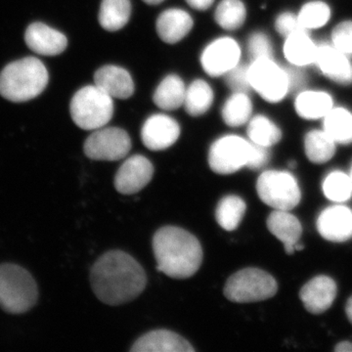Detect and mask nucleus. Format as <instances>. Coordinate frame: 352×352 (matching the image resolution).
I'll return each mask as SVG.
<instances>
[{"mask_svg": "<svg viewBox=\"0 0 352 352\" xmlns=\"http://www.w3.org/2000/svg\"><path fill=\"white\" fill-rule=\"evenodd\" d=\"M323 191L329 200L335 203H344L352 196V180L351 175L342 171H333L325 178Z\"/></svg>", "mask_w": 352, "mask_h": 352, "instance_id": "nucleus-33", "label": "nucleus"}, {"mask_svg": "<svg viewBox=\"0 0 352 352\" xmlns=\"http://www.w3.org/2000/svg\"><path fill=\"white\" fill-rule=\"evenodd\" d=\"M95 296L109 305H120L135 300L147 284L142 266L122 251L106 252L90 271Z\"/></svg>", "mask_w": 352, "mask_h": 352, "instance_id": "nucleus-1", "label": "nucleus"}, {"mask_svg": "<svg viewBox=\"0 0 352 352\" xmlns=\"http://www.w3.org/2000/svg\"><path fill=\"white\" fill-rule=\"evenodd\" d=\"M245 210L247 206L242 198L236 195L226 196L217 205L215 219L224 230H236L244 217Z\"/></svg>", "mask_w": 352, "mask_h": 352, "instance_id": "nucleus-27", "label": "nucleus"}, {"mask_svg": "<svg viewBox=\"0 0 352 352\" xmlns=\"http://www.w3.org/2000/svg\"><path fill=\"white\" fill-rule=\"evenodd\" d=\"M187 3L196 10H207L214 4V0H186Z\"/></svg>", "mask_w": 352, "mask_h": 352, "instance_id": "nucleus-40", "label": "nucleus"}, {"mask_svg": "<svg viewBox=\"0 0 352 352\" xmlns=\"http://www.w3.org/2000/svg\"><path fill=\"white\" fill-rule=\"evenodd\" d=\"M278 285L270 273L258 268H245L234 273L224 286V296L230 302H263L276 295Z\"/></svg>", "mask_w": 352, "mask_h": 352, "instance_id": "nucleus-6", "label": "nucleus"}, {"mask_svg": "<svg viewBox=\"0 0 352 352\" xmlns=\"http://www.w3.org/2000/svg\"><path fill=\"white\" fill-rule=\"evenodd\" d=\"M335 351L338 352H352V344L349 342H340V344L335 347Z\"/></svg>", "mask_w": 352, "mask_h": 352, "instance_id": "nucleus-41", "label": "nucleus"}, {"mask_svg": "<svg viewBox=\"0 0 352 352\" xmlns=\"http://www.w3.org/2000/svg\"><path fill=\"white\" fill-rule=\"evenodd\" d=\"M249 73L252 88L271 103L281 101L291 88L288 73L271 58L254 60L249 67Z\"/></svg>", "mask_w": 352, "mask_h": 352, "instance_id": "nucleus-9", "label": "nucleus"}, {"mask_svg": "<svg viewBox=\"0 0 352 352\" xmlns=\"http://www.w3.org/2000/svg\"><path fill=\"white\" fill-rule=\"evenodd\" d=\"M186 87L179 76L170 75L164 78L155 91L153 100L163 110H176L184 104Z\"/></svg>", "mask_w": 352, "mask_h": 352, "instance_id": "nucleus-23", "label": "nucleus"}, {"mask_svg": "<svg viewBox=\"0 0 352 352\" xmlns=\"http://www.w3.org/2000/svg\"><path fill=\"white\" fill-rule=\"evenodd\" d=\"M295 105L296 113L302 119L317 120L332 110L333 100L326 92L308 90L298 95Z\"/></svg>", "mask_w": 352, "mask_h": 352, "instance_id": "nucleus-24", "label": "nucleus"}, {"mask_svg": "<svg viewBox=\"0 0 352 352\" xmlns=\"http://www.w3.org/2000/svg\"><path fill=\"white\" fill-rule=\"evenodd\" d=\"M132 352H193L195 349L182 336L168 330L152 331L139 338Z\"/></svg>", "mask_w": 352, "mask_h": 352, "instance_id": "nucleus-18", "label": "nucleus"}, {"mask_svg": "<svg viewBox=\"0 0 352 352\" xmlns=\"http://www.w3.org/2000/svg\"><path fill=\"white\" fill-rule=\"evenodd\" d=\"M315 64L330 80L340 85L352 83V65L346 55L335 46L321 44L317 47Z\"/></svg>", "mask_w": 352, "mask_h": 352, "instance_id": "nucleus-17", "label": "nucleus"}, {"mask_svg": "<svg viewBox=\"0 0 352 352\" xmlns=\"http://www.w3.org/2000/svg\"><path fill=\"white\" fill-rule=\"evenodd\" d=\"M247 131L251 142L263 147H272L282 138V132L279 127L268 118L261 115L256 116L250 120Z\"/></svg>", "mask_w": 352, "mask_h": 352, "instance_id": "nucleus-31", "label": "nucleus"}, {"mask_svg": "<svg viewBox=\"0 0 352 352\" xmlns=\"http://www.w3.org/2000/svg\"><path fill=\"white\" fill-rule=\"evenodd\" d=\"M251 149V141L240 136L226 135L217 139L208 152L210 170L221 175L237 173L247 166Z\"/></svg>", "mask_w": 352, "mask_h": 352, "instance_id": "nucleus-8", "label": "nucleus"}, {"mask_svg": "<svg viewBox=\"0 0 352 352\" xmlns=\"http://www.w3.org/2000/svg\"><path fill=\"white\" fill-rule=\"evenodd\" d=\"M69 112L76 126L85 131H96L112 119L113 97L97 85H87L74 95Z\"/></svg>", "mask_w": 352, "mask_h": 352, "instance_id": "nucleus-5", "label": "nucleus"}, {"mask_svg": "<svg viewBox=\"0 0 352 352\" xmlns=\"http://www.w3.org/2000/svg\"><path fill=\"white\" fill-rule=\"evenodd\" d=\"M247 11L241 0H222L215 10L217 25L226 31H235L244 25Z\"/></svg>", "mask_w": 352, "mask_h": 352, "instance_id": "nucleus-32", "label": "nucleus"}, {"mask_svg": "<svg viewBox=\"0 0 352 352\" xmlns=\"http://www.w3.org/2000/svg\"><path fill=\"white\" fill-rule=\"evenodd\" d=\"M330 17V7L323 2L315 1L302 7L298 19L303 30H314L327 24Z\"/></svg>", "mask_w": 352, "mask_h": 352, "instance_id": "nucleus-34", "label": "nucleus"}, {"mask_svg": "<svg viewBox=\"0 0 352 352\" xmlns=\"http://www.w3.org/2000/svg\"><path fill=\"white\" fill-rule=\"evenodd\" d=\"M153 252L157 270L175 279L193 276L203 263L200 241L179 227L159 229L153 237Z\"/></svg>", "mask_w": 352, "mask_h": 352, "instance_id": "nucleus-2", "label": "nucleus"}, {"mask_svg": "<svg viewBox=\"0 0 352 352\" xmlns=\"http://www.w3.org/2000/svg\"><path fill=\"white\" fill-rule=\"evenodd\" d=\"M252 112V101L247 94L234 92L222 108V119L229 126H244L251 119Z\"/></svg>", "mask_w": 352, "mask_h": 352, "instance_id": "nucleus-30", "label": "nucleus"}, {"mask_svg": "<svg viewBox=\"0 0 352 352\" xmlns=\"http://www.w3.org/2000/svg\"><path fill=\"white\" fill-rule=\"evenodd\" d=\"M275 28H276L277 32L285 38H288L294 32L302 29L298 22V16L289 12L282 13L281 15H279L275 22Z\"/></svg>", "mask_w": 352, "mask_h": 352, "instance_id": "nucleus-38", "label": "nucleus"}, {"mask_svg": "<svg viewBox=\"0 0 352 352\" xmlns=\"http://www.w3.org/2000/svg\"><path fill=\"white\" fill-rule=\"evenodd\" d=\"M214 102V91L208 82L197 80L186 88L184 105L188 115L200 117L208 112Z\"/></svg>", "mask_w": 352, "mask_h": 352, "instance_id": "nucleus-26", "label": "nucleus"}, {"mask_svg": "<svg viewBox=\"0 0 352 352\" xmlns=\"http://www.w3.org/2000/svg\"><path fill=\"white\" fill-rule=\"evenodd\" d=\"M351 180H352V168H351Z\"/></svg>", "mask_w": 352, "mask_h": 352, "instance_id": "nucleus-44", "label": "nucleus"}, {"mask_svg": "<svg viewBox=\"0 0 352 352\" xmlns=\"http://www.w3.org/2000/svg\"><path fill=\"white\" fill-rule=\"evenodd\" d=\"M241 48L231 38H220L208 44L203 51L201 64L208 76H224L239 64Z\"/></svg>", "mask_w": 352, "mask_h": 352, "instance_id": "nucleus-11", "label": "nucleus"}, {"mask_svg": "<svg viewBox=\"0 0 352 352\" xmlns=\"http://www.w3.org/2000/svg\"><path fill=\"white\" fill-rule=\"evenodd\" d=\"M248 50L254 61L272 56V46H271L270 38L261 32H256L250 36L248 41Z\"/></svg>", "mask_w": 352, "mask_h": 352, "instance_id": "nucleus-36", "label": "nucleus"}, {"mask_svg": "<svg viewBox=\"0 0 352 352\" xmlns=\"http://www.w3.org/2000/svg\"><path fill=\"white\" fill-rule=\"evenodd\" d=\"M333 44L344 54H352V21L340 23L333 29Z\"/></svg>", "mask_w": 352, "mask_h": 352, "instance_id": "nucleus-37", "label": "nucleus"}, {"mask_svg": "<svg viewBox=\"0 0 352 352\" xmlns=\"http://www.w3.org/2000/svg\"><path fill=\"white\" fill-rule=\"evenodd\" d=\"M337 296V285L332 278L317 276L307 282L300 292L303 305L310 314H320L332 307Z\"/></svg>", "mask_w": 352, "mask_h": 352, "instance_id": "nucleus-16", "label": "nucleus"}, {"mask_svg": "<svg viewBox=\"0 0 352 352\" xmlns=\"http://www.w3.org/2000/svg\"><path fill=\"white\" fill-rule=\"evenodd\" d=\"M95 85L113 98L127 99L133 94L134 83L126 69L118 66H104L94 75Z\"/></svg>", "mask_w": 352, "mask_h": 352, "instance_id": "nucleus-19", "label": "nucleus"}, {"mask_svg": "<svg viewBox=\"0 0 352 352\" xmlns=\"http://www.w3.org/2000/svg\"><path fill=\"white\" fill-rule=\"evenodd\" d=\"M286 38L284 53L289 63L298 67L314 63L318 46L315 45L305 30H298Z\"/></svg>", "mask_w": 352, "mask_h": 352, "instance_id": "nucleus-22", "label": "nucleus"}, {"mask_svg": "<svg viewBox=\"0 0 352 352\" xmlns=\"http://www.w3.org/2000/svg\"><path fill=\"white\" fill-rule=\"evenodd\" d=\"M270 157V153L267 147L252 142L251 154L245 168H251L252 170H259L268 163Z\"/></svg>", "mask_w": 352, "mask_h": 352, "instance_id": "nucleus-39", "label": "nucleus"}, {"mask_svg": "<svg viewBox=\"0 0 352 352\" xmlns=\"http://www.w3.org/2000/svg\"><path fill=\"white\" fill-rule=\"evenodd\" d=\"M38 298V285L29 271L17 264H0V307L4 311L25 314L36 305Z\"/></svg>", "mask_w": 352, "mask_h": 352, "instance_id": "nucleus-4", "label": "nucleus"}, {"mask_svg": "<svg viewBox=\"0 0 352 352\" xmlns=\"http://www.w3.org/2000/svg\"><path fill=\"white\" fill-rule=\"evenodd\" d=\"M154 166L141 155H134L124 162L115 176V188L124 195L138 193L151 182Z\"/></svg>", "mask_w": 352, "mask_h": 352, "instance_id": "nucleus-12", "label": "nucleus"}, {"mask_svg": "<svg viewBox=\"0 0 352 352\" xmlns=\"http://www.w3.org/2000/svg\"><path fill=\"white\" fill-rule=\"evenodd\" d=\"M145 3L149 4V6H157V4L162 3L164 0H143Z\"/></svg>", "mask_w": 352, "mask_h": 352, "instance_id": "nucleus-43", "label": "nucleus"}, {"mask_svg": "<svg viewBox=\"0 0 352 352\" xmlns=\"http://www.w3.org/2000/svg\"><path fill=\"white\" fill-rule=\"evenodd\" d=\"M224 80L227 87L230 88L233 92H244L247 94L251 89L250 82L249 67L245 65L238 64L235 68L230 69L228 73L224 75Z\"/></svg>", "mask_w": 352, "mask_h": 352, "instance_id": "nucleus-35", "label": "nucleus"}, {"mask_svg": "<svg viewBox=\"0 0 352 352\" xmlns=\"http://www.w3.org/2000/svg\"><path fill=\"white\" fill-rule=\"evenodd\" d=\"M317 229L324 239L346 242L352 238V210L340 205L326 208L317 219Z\"/></svg>", "mask_w": 352, "mask_h": 352, "instance_id": "nucleus-14", "label": "nucleus"}, {"mask_svg": "<svg viewBox=\"0 0 352 352\" xmlns=\"http://www.w3.org/2000/svg\"><path fill=\"white\" fill-rule=\"evenodd\" d=\"M131 149L129 133L118 127L96 129L83 145L85 154L94 161H119L126 157Z\"/></svg>", "mask_w": 352, "mask_h": 352, "instance_id": "nucleus-10", "label": "nucleus"}, {"mask_svg": "<svg viewBox=\"0 0 352 352\" xmlns=\"http://www.w3.org/2000/svg\"><path fill=\"white\" fill-rule=\"evenodd\" d=\"M346 311L347 318H349V320L351 321V323L352 324V296L349 300H347Z\"/></svg>", "mask_w": 352, "mask_h": 352, "instance_id": "nucleus-42", "label": "nucleus"}, {"mask_svg": "<svg viewBox=\"0 0 352 352\" xmlns=\"http://www.w3.org/2000/svg\"><path fill=\"white\" fill-rule=\"evenodd\" d=\"M267 227L271 233L284 244L287 254H293L302 234V226L295 215L288 210L271 212L267 219Z\"/></svg>", "mask_w": 352, "mask_h": 352, "instance_id": "nucleus-20", "label": "nucleus"}, {"mask_svg": "<svg viewBox=\"0 0 352 352\" xmlns=\"http://www.w3.org/2000/svg\"><path fill=\"white\" fill-rule=\"evenodd\" d=\"M305 154L314 164H325L336 153V142L325 131L308 132L305 138Z\"/></svg>", "mask_w": 352, "mask_h": 352, "instance_id": "nucleus-28", "label": "nucleus"}, {"mask_svg": "<svg viewBox=\"0 0 352 352\" xmlns=\"http://www.w3.org/2000/svg\"><path fill=\"white\" fill-rule=\"evenodd\" d=\"M180 136V126L166 115L151 116L143 124L141 138L143 144L152 151H163L171 147Z\"/></svg>", "mask_w": 352, "mask_h": 352, "instance_id": "nucleus-13", "label": "nucleus"}, {"mask_svg": "<svg viewBox=\"0 0 352 352\" xmlns=\"http://www.w3.org/2000/svg\"><path fill=\"white\" fill-rule=\"evenodd\" d=\"M25 41L30 50L43 56L61 54L68 45V39L65 34L38 22L28 27Z\"/></svg>", "mask_w": 352, "mask_h": 352, "instance_id": "nucleus-15", "label": "nucleus"}, {"mask_svg": "<svg viewBox=\"0 0 352 352\" xmlns=\"http://www.w3.org/2000/svg\"><path fill=\"white\" fill-rule=\"evenodd\" d=\"M256 192L265 205L278 210L289 212L302 199L295 177L286 171H264L256 182Z\"/></svg>", "mask_w": 352, "mask_h": 352, "instance_id": "nucleus-7", "label": "nucleus"}, {"mask_svg": "<svg viewBox=\"0 0 352 352\" xmlns=\"http://www.w3.org/2000/svg\"><path fill=\"white\" fill-rule=\"evenodd\" d=\"M131 14V0H102L99 23L106 31L117 32L129 23Z\"/></svg>", "mask_w": 352, "mask_h": 352, "instance_id": "nucleus-25", "label": "nucleus"}, {"mask_svg": "<svg viewBox=\"0 0 352 352\" xmlns=\"http://www.w3.org/2000/svg\"><path fill=\"white\" fill-rule=\"evenodd\" d=\"M324 131L336 143L349 144L352 142V113L346 109H332L324 117Z\"/></svg>", "mask_w": 352, "mask_h": 352, "instance_id": "nucleus-29", "label": "nucleus"}, {"mask_svg": "<svg viewBox=\"0 0 352 352\" xmlns=\"http://www.w3.org/2000/svg\"><path fill=\"white\" fill-rule=\"evenodd\" d=\"M157 32L164 43L173 44L184 38L193 28V19L182 9L164 11L157 20Z\"/></svg>", "mask_w": 352, "mask_h": 352, "instance_id": "nucleus-21", "label": "nucleus"}, {"mask_svg": "<svg viewBox=\"0 0 352 352\" xmlns=\"http://www.w3.org/2000/svg\"><path fill=\"white\" fill-rule=\"evenodd\" d=\"M48 72L36 57H25L7 65L0 73V95L7 100L27 102L43 94Z\"/></svg>", "mask_w": 352, "mask_h": 352, "instance_id": "nucleus-3", "label": "nucleus"}]
</instances>
